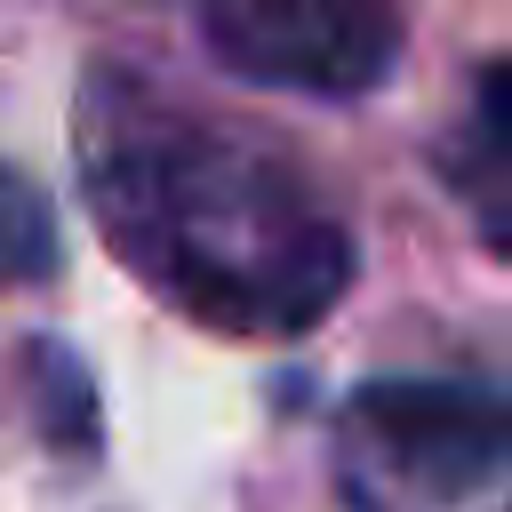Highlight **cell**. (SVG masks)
<instances>
[{
  "label": "cell",
  "instance_id": "3957f363",
  "mask_svg": "<svg viewBox=\"0 0 512 512\" xmlns=\"http://www.w3.org/2000/svg\"><path fill=\"white\" fill-rule=\"evenodd\" d=\"M200 40L232 80L352 104L400 64L392 0H200Z\"/></svg>",
  "mask_w": 512,
  "mask_h": 512
},
{
  "label": "cell",
  "instance_id": "6da1fadb",
  "mask_svg": "<svg viewBox=\"0 0 512 512\" xmlns=\"http://www.w3.org/2000/svg\"><path fill=\"white\" fill-rule=\"evenodd\" d=\"M80 184L112 256L216 336H304L352 280V232L280 144L144 80H88Z\"/></svg>",
  "mask_w": 512,
  "mask_h": 512
},
{
  "label": "cell",
  "instance_id": "5b68a950",
  "mask_svg": "<svg viewBox=\"0 0 512 512\" xmlns=\"http://www.w3.org/2000/svg\"><path fill=\"white\" fill-rule=\"evenodd\" d=\"M56 256H64L56 200H48L16 160H0V288H32V280H48Z\"/></svg>",
  "mask_w": 512,
  "mask_h": 512
},
{
  "label": "cell",
  "instance_id": "7a4b0ae2",
  "mask_svg": "<svg viewBox=\"0 0 512 512\" xmlns=\"http://www.w3.org/2000/svg\"><path fill=\"white\" fill-rule=\"evenodd\" d=\"M512 424L504 392L472 376H384L344 408L352 512H504Z\"/></svg>",
  "mask_w": 512,
  "mask_h": 512
},
{
  "label": "cell",
  "instance_id": "277c9868",
  "mask_svg": "<svg viewBox=\"0 0 512 512\" xmlns=\"http://www.w3.org/2000/svg\"><path fill=\"white\" fill-rule=\"evenodd\" d=\"M448 176L464 184L480 232L504 240V224H512V88H504V64L480 72L472 120H464V136L448 144Z\"/></svg>",
  "mask_w": 512,
  "mask_h": 512
}]
</instances>
